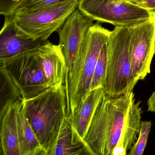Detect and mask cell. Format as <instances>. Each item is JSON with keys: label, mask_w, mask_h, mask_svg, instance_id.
Instances as JSON below:
<instances>
[{"label": "cell", "mask_w": 155, "mask_h": 155, "mask_svg": "<svg viewBox=\"0 0 155 155\" xmlns=\"http://www.w3.org/2000/svg\"><path fill=\"white\" fill-rule=\"evenodd\" d=\"M133 91L117 97L104 95L85 139L93 155H126L140 130L142 108Z\"/></svg>", "instance_id": "1"}, {"label": "cell", "mask_w": 155, "mask_h": 155, "mask_svg": "<svg viewBox=\"0 0 155 155\" xmlns=\"http://www.w3.org/2000/svg\"><path fill=\"white\" fill-rule=\"evenodd\" d=\"M25 116L47 155H51L67 116L63 83L48 88L37 96L22 101Z\"/></svg>", "instance_id": "2"}, {"label": "cell", "mask_w": 155, "mask_h": 155, "mask_svg": "<svg viewBox=\"0 0 155 155\" xmlns=\"http://www.w3.org/2000/svg\"><path fill=\"white\" fill-rule=\"evenodd\" d=\"M110 32L97 22L90 27L81 42L72 70L64 81L68 118L72 116L78 105L90 91L96 64Z\"/></svg>", "instance_id": "3"}, {"label": "cell", "mask_w": 155, "mask_h": 155, "mask_svg": "<svg viewBox=\"0 0 155 155\" xmlns=\"http://www.w3.org/2000/svg\"><path fill=\"white\" fill-rule=\"evenodd\" d=\"M130 41L129 27H115L106 43L107 70L102 89L109 97L132 92L138 81L131 71Z\"/></svg>", "instance_id": "4"}, {"label": "cell", "mask_w": 155, "mask_h": 155, "mask_svg": "<svg viewBox=\"0 0 155 155\" xmlns=\"http://www.w3.org/2000/svg\"><path fill=\"white\" fill-rule=\"evenodd\" d=\"M80 0H69L28 12L14 13L19 30L29 38L47 41L78 8Z\"/></svg>", "instance_id": "5"}, {"label": "cell", "mask_w": 155, "mask_h": 155, "mask_svg": "<svg viewBox=\"0 0 155 155\" xmlns=\"http://www.w3.org/2000/svg\"><path fill=\"white\" fill-rule=\"evenodd\" d=\"M78 9L98 22L128 27L154 16L148 10L128 0H80Z\"/></svg>", "instance_id": "6"}, {"label": "cell", "mask_w": 155, "mask_h": 155, "mask_svg": "<svg viewBox=\"0 0 155 155\" xmlns=\"http://www.w3.org/2000/svg\"><path fill=\"white\" fill-rule=\"evenodd\" d=\"M36 50L0 61V65L5 67L23 100L33 97L49 87Z\"/></svg>", "instance_id": "7"}, {"label": "cell", "mask_w": 155, "mask_h": 155, "mask_svg": "<svg viewBox=\"0 0 155 155\" xmlns=\"http://www.w3.org/2000/svg\"><path fill=\"white\" fill-rule=\"evenodd\" d=\"M128 27L131 71L136 80H143L150 72L155 54V15Z\"/></svg>", "instance_id": "8"}, {"label": "cell", "mask_w": 155, "mask_h": 155, "mask_svg": "<svg viewBox=\"0 0 155 155\" xmlns=\"http://www.w3.org/2000/svg\"><path fill=\"white\" fill-rule=\"evenodd\" d=\"M93 21L78 8L57 31L59 36V44L61 46L66 61L65 78L71 71L79 48L93 25Z\"/></svg>", "instance_id": "9"}, {"label": "cell", "mask_w": 155, "mask_h": 155, "mask_svg": "<svg viewBox=\"0 0 155 155\" xmlns=\"http://www.w3.org/2000/svg\"><path fill=\"white\" fill-rule=\"evenodd\" d=\"M5 18L0 32V61L34 51L48 41L34 39L21 33L13 15L5 16Z\"/></svg>", "instance_id": "10"}, {"label": "cell", "mask_w": 155, "mask_h": 155, "mask_svg": "<svg viewBox=\"0 0 155 155\" xmlns=\"http://www.w3.org/2000/svg\"><path fill=\"white\" fill-rule=\"evenodd\" d=\"M36 54L49 87L64 84L66 61L61 45L48 40L36 50Z\"/></svg>", "instance_id": "11"}, {"label": "cell", "mask_w": 155, "mask_h": 155, "mask_svg": "<svg viewBox=\"0 0 155 155\" xmlns=\"http://www.w3.org/2000/svg\"><path fill=\"white\" fill-rule=\"evenodd\" d=\"M22 100L11 105L1 119V155H20L18 117Z\"/></svg>", "instance_id": "12"}, {"label": "cell", "mask_w": 155, "mask_h": 155, "mask_svg": "<svg viewBox=\"0 0 155 155\" xmlns=\"http://www.w3.org/2000/svg\"><path fill=\"white\" fill-rule=\"evenodd\" d=\"M93 155L68 118L63 122L51 155Z\"/></svg>", "instance_id": "13"}, {"label": "cell", "mask_w": 155, "mask_h": 155, "mask_svg": "<svg viewBox=\"0 0 155 155\" xmlns=\"http://www.w3.org/2000/svg\"><path fill=\"white\" fill-rule=\"evenodd\" d=\"M104 95L101 87L90 91L78 105L72 116L68 118L83 139L87 136L96 110Z\"/></svg>", "instance_id": "14"}, {"label": "cell", "mask_w": 155, "mask_h": 155, "mask_svg": "<svg viewBox=\"0 0 155 155\" xmlns=\"http://www.w3.org/2000/svg\"><path fill=\"white\" fill-rule=\"evenodd\" d=\"M18 129L20 155H47L25 116L22 101L18 114Z\"/></svg>", "instance_id": "15"}, {"label": "cell", "mask_w": 155, "mask_h": 155, "mask_svg": "<svg viewBox=\"0 0 155 155\" xmlns=\"http://www.w3.org/2000/svg\"><path fill=\"white\" fill-rule=\"evenodd\" d=\"M1 99L0 118L9 107L18 100L23 101L20 92L5 67L0 65Z\"/></svg>", "instance_id": "16"}, {"label": "cell", "mask_w": 155, "mask_h": 155, "mask_svg": "<svg viewBox=\"0 0 155 155\" xmlns=\"http://www.w3.org/2000/svg\"><path fill=\"white\" fill-rule=\"evenodd\" d=\"M102 48L95 67L90 91L103 87L106 77L107 64V44Z\"/></svg>", "instance_id": "17"}, {"label": "cell", "mask_w": 155, "mask_h": 155, "mask_svg": "<svg viewBox=\"0 0 155 155\" xmlns=\"http://www.w3.org/2000/svg\"><path fill=\"white\" fill-rule=\"evenodd\" d=\"M151 121H141L140 130L136 143L128 153V155H142L143 154L151 129Z\"/></svg>", "instance_id": "18"}, {"label": "cell", "mask_w": 155, "mask_h": 155, "mask_svg": "<svg viewBox=\"0 0 155 155\" xmlns=\"http://www.w3.org/2000/svg\"><path fill=\"white\" fill-rule=\"evenodd\" d=\"M67 1L69 0H22L14 13L31 12Z\"/></svg>", "instance_id": "19"}, {"label": "cell", "mask_w": 155, "mask_h": 155, "mask_svg": "<svg viewBox=\"0 0 155 155\" xmlns=\"http://www.w3.org/2000/svg\"><path fill=\"white\" fill-rule=\"evenodd\" d=\"M22 0H0V14L5 16L13 15Z\"/></svg>", "instance_id": "20"}, {"label": "cell", "mask_w": 155, "mask_h": 155, "mask_svg": "<svg viewBox=\"0 0 155 155\" xmlns=\"http://www.w3.org/2000/svg\"><path fill=\"white\" fill-rule=\"evenodd\" d=\"M139 5L148 10L152 14L155 15V0H144Z\"/></svg>", "instance_id": "21"}, {"label": "cell", "mask_w": 155, "mask_h": 155, "mask_svg": "<svg viewBox=\"0 0 155 155\" xmlns=\"http://www.w3.org/2000/svg\"><path fill=\"white\" fill-rule=\"evenodd\" d=\"M148 111L155 112V90L152 92L147 102Z\"/></svg>", "instance_id": "22"}, {"label": "cell", "mask_w": 155, "mask_h": 155, "mask_svg": "<svg viewBox=\"0 0 155 155\" xmlns=\"http://www.w3.org/2000/svg\"><path fill=\"white\" fill-rule=\"evenodd\" d=\"M128 1L133 2V3H136V4H140L141 2H142L144 0H128Z\"/></svg>", "instance_id": "23"}]
</instances>
